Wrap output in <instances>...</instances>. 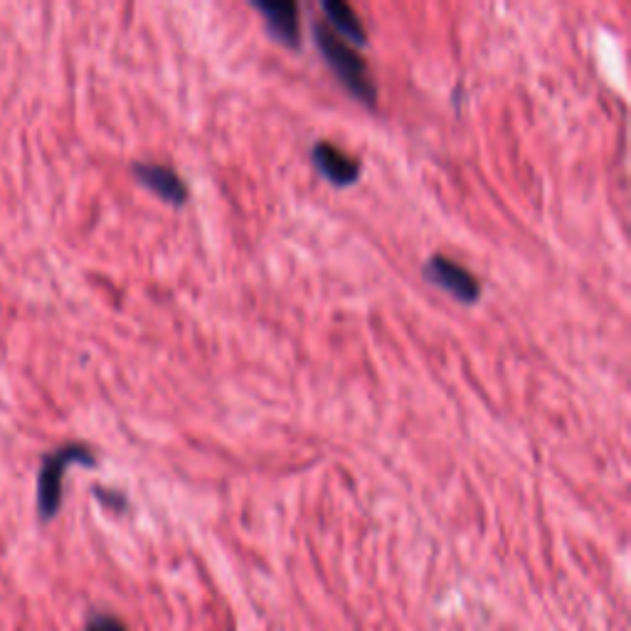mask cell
<instances>
[{
    "mask_svg": "<svg viewBox=\"0 0 631 631\" xmlns=\"http://www.w3.org/2000/svg\"><path fill=\"white\" fill-rule=\"evenodd\" d=\"M313 38L323 60L329 62L333 75L339 77L345 89H349L351 97L365 104V107H375L377 87L373 82L371 67H367V62L363 60L361 52L335 35L329 25H316Z\"/></svg>",
    "mask_w": 631,
    "mask_h": 631,
    "instance_id": "cell-1",
    "label": "cell"
},
{
    "mask_svg": "<svg viewBox=\"0 0 631 631\" xmlns=\"http://www.w3.org/2000/svg\"><path fill=\"white\" fill-rule=\"evenodd\" d=\"M72 464L94 467V454L87 445L69 441L42 459L38 477V511L42 521H52L62 506V481Z\"/></svg>",
    "mask_w": 631,
    "mask_h": 631,
    "instance_id": "cell-2",
    "label": "cell"
},
{
    "mask_svg": "<svg viewBox=\"0 0 631 631\" xmlns=\"http://www.w3.org/2000/svg\"><path fill=\"white\" fill-rule=\"evenodd\" d=\"M425 281L435 284L441 291H447L451 299L461 303H477L481 297V284L471 275L467 267H461L459 261L449 259L445 255H435L427 259L423 269Z\"/></svg>",
    "mask_w": 631,
    "mask_h": 631,
    "instance_id": "cell-3",
    "label": "cell"
},
{
    "mask_svg": "<svg viewBox=\"0 0 631 631\" xmlns=\"http://www.w3.org/2000/svg\"><path fill=\"white\" fill-rule=\"evenodd\" d=\"M252 8L259 10L261 18H265L271 38L287 47H299L301 25L297 0H255Z\"/></svg>",
    "mask_w": 631,
    "mask_h": 631,
    "instance_id": "cell-4",
    "label": "cell"
},
{
    "mask_svg": "<svg viewBox=\"0 0 631 631\" xmlns=\"http://www.w3.org/2000/svg\"><path fill=\"white\" fill-rule=\"evenodd\" d=\"M131 171H133L136 181H139L143 188H149V191L156 193L161 200H165V203L183 205L188 200V185L171 165L141 161V163H133Z\"/></svg>",
    "mask_w": 631,
    "mask_h": 631,
    "instance_id": "cell-5",
    "label": "cell"
},
{
    "mask_svg": "<svg viewBox=\"0 0 631 631\" xmlns=\"http://www.w3.org/2000/svg\"><path fill=\"white\" fill-rule=\"evenodd\" d=\"M311 158L316 171H319L325 181H331L339 188L353 185L357 181V175H361V161L329 141L316 143L311 149Z\"/></svg>",
    "mask_w": 631,
    "mask_h": 631,
    "instance_id": "cell-6",
    "label": "cell"
},
{
    "mask_svg": "<svg viewBox=\"0 0 631 631\" xmlns=\"http://www.w3.org/2000/svg\"><path fill=\"white\" fill-rule=\"evenodd\" d=\"M323 13L325 20L335 35L341 40L345 38L353 45H365L367 33L361 15L355 13V8L345 3V0H323Z\"/></svg>",
    "mask_w": 631,
    "mask_h": 631,
    "instance_id": "cell-7",
    "label": "cell"
},
{
    "mask_svg": "<svg viewBox=\"0 0 631 631\" xmlns=\"http://www.w3.org/2000/svg\"><path fill=\"white\" fill-rule=\"evenodd\" d=\"M84 631H129V629H126L117 617L99 614V617L92 619V622L87 624V629H84Z\"/></svg>",
    "mask_w": 631,
    "mask_h": 631,
    "instance_id": "cell-8",
    "label": "cell"
}]
</instances>
